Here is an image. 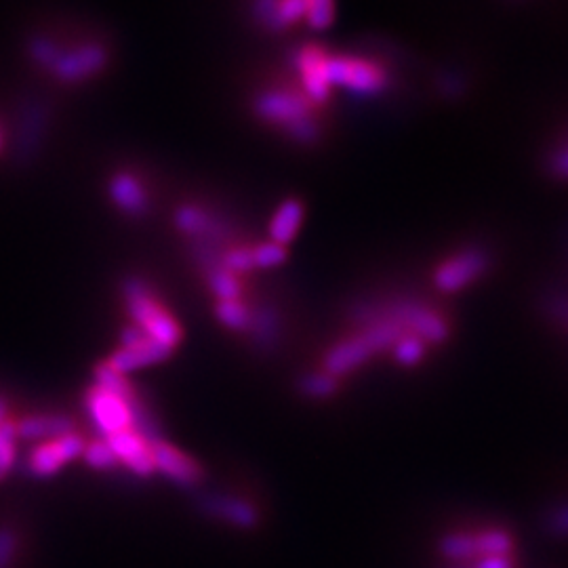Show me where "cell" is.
<instances>
[{"mask_svg": "<svg viewBox=\"0 0 568 568\" xmlns=\"http://www.w3.org/2000/svg\"><path fill=\"white\" fill-rule=\"evenodd\" d=\"M312 30L322 32L335 22V0H306V19Z\"/></svg>", "mask_w": 568, "mask_h": 568, "instance_id": "cell-22", "label": "cell"}, {"mask_svg": "<svg viewBox=\"0 0 568 568\" xmlns=\"http://www.w3.org/2000/svg\"><path fill=\"white\" fill-rule=\"evenodd\" d=\"M171 354L173 352L146 337L137 327H133V324H127L125 331L120 333V348L114 350L106 362L116 373L127 377L133 371H141L165 362Z\"/></svg>", "mask_w": 568, "mask_h": 568, "instance_id": "cell-6", "label": "cell"}, {"mask_svg": "<svg viewBox=\"0 0 568 568\" xmlns=\"http://www.w3.org/2000/svg\"><path fill=\"white\" fill-rule=\"evenodd\" d=\"M110 198L120 211L131 215V217L141 215L148 207L146 190H144V186H141V181L137 177H133L131 173H118V175L112 177Z\"/></svg>", "mask_w": 568, "mask_h": 568, "instance_id": "cell-15", "label": "cell"}, {"mask_svg": "<svg viewBox=\"0 0 568 568\" xmlns=\"http://www.w3.org/2000/svg\"><path fill=\"white\" fill-rule=\"evenodd\" d=\"M125 308L133 327H137L146 337L160 343L162 348L175 352L181 343L184 331L179 320L169 312V308L158 299V295L148 287L144 280L131 278L125 284Z\"/></svg>", "mask_w": 568, "mask_h": 568, "instance_id": "cell-1", "label": "cell"}, {"mask_svg": "<svg viewBox=\"0 0 568 568\" xmlns=\"http://www.w3.org/2000/svg\"><path fill=\"white\" fill-rule=\"evenodd\" d=\"M83 449H85V440L76 432L36 442L28 451L26 470L34 478H51L62 472L68 463L83 455Z\"/></svg>", "mask_w": 568, "mask_h": 568, "instance_id": "cell-7", "label": "cell"}, {"mask_svg": "<svg viewBox=\"0 0 568 568\" xmlns=\"http://www.w3.org/2000/svg\"><path fill=\"white\" fill-rule=\"evenodd\" d=\"M0 146H3V139H0Z\"/></svg>", "mask_w": 568, "mask_h": 568, "instance_id": "cell-31", "label": "cell"}, {"mask_svg": "<svg viewBox=\"0 0 568 568\" xmlns=\"http://www.w3.org/2000/svg\"><path fill=\"white\" fill-rule=\"evenodd\" d=\"M15 428H17L19 442L26 440V442L36 444V442L51 440L62 434L74 432V423L70 417L59 415V413H34V415H28L24 419L15 421Z\"/></svg>", "mask_w": 568, "mask_h": 568, "instance_id": "cell-13", "label": "cell"}, {"mask_svg": "<svg viewBox=\"0 0 568 568\" xmlns=\"http://www.w3.org/2000/svg\"><path fill=\"white\" fill-rule=\"evenodd\" d=\"M303 221H306V205L299 198L282 200L270 219V242H276L280 247H289L297 238Z\"/></svg>", "mask_w": 568, "mask_h": 568, "instance_id": "cell-14", "label": "cell"}, {"mask_svg": "<svg viewBox=\"0 0 568 568\" xmlns=\"http://www.w3.org/2000/svg\"><path fill=\"white\" fill-rule=\"evenodd\" d=\"M392 350H394V360L402 364V367H415V364H419L425 358L428 343L415 335H404L398 339Z\"/></svg>", "mask_w": 568, "mask_h": 568, "instance_id": "cell-21", "label": "cell"}, {"mask_svg": "<svg viewBox=\"0 0 568 568\" xmlns=\"http://www.w3.org/2000/svg\"><path fill=\"white\" fill-rule=\"evenodd\" d=\"M562 533H568V507H564V512H560V516L554 522Z\"/></svg>", "mask_w": 568, "mask_h": 568, "instance_id": "cell-29", "label": "cell"}, {"mask_svg": "<svg viewBox=\"0 0 568 568\" xmlns=\"http://www.w3.org/2000/svg\"><path fill=\"white\" fill-rule=\"evenodd\" d=\"M198 510L211 518L238 526V529H253L259 524V512L255 505L247 499L223 495V493H207L198 499Z\"/></svg>", "mask_w": 568, "mask_h": 568, "instance_id": "cell-12", "label": "cell"}, {"mask_svg": "<svg viewBox=\"0 0 568 568\" xmlns=\"http://www.w3.org/2000/svg\"><path fill=\"white\" fill-rule=\"evenodd\" d=\"M442 556L453 562H476L491 556H510L514 539L501 529H484L480 533H453L440 543Z\"/></svg>", "mask_w": 568, "mask_h": 568, "instance_id": "cell-5", "label": "cell"}, {"mask_svg": "<svg viewBox=\"0 0 568 568\" xmlns=\"http://www.w3.org/2000/svg\"><path fill=\"white\" fill-rule=\"evenodd\" d=\"M552 171L562 179H568V141L562 144L552 156Z\"/></svg>", "mask_w": 568, "mask_h": 568, "instance_id": "cell-28", "label": "cell"}, {"mask_svg": "<svg viewBox=\"0 0 568 568\" xmlns=\"http://www.w3.org/2000/svg\"><path fill=\"white\" fill-rule=\"evenodd\" d=\"M207 276H209V289L213 291L217 301L242 299V291H245V287H242L240 276H236L230 270L223 268L221 263L209 268Z\"/></svg>", "mask_w": 568, "mask_h": 568, "instance_id": "cell-18", "label": "cell"}, {"mask_svg": "<svg viewBox=\"0 0 568 568\" xmlns=\"http://www.w3.org/2000/svg\"><path fill=\"white\" fill-rule=\"evenodd\" d=\"M255 110L261 120L284 129L295 139L312 141L316 137L314 104L301 89H272L261 93L255 101Z\"/></svg>", "mask_w": 568, "mask_h": 568, "instance_id": "cell-2", "label": "cell"}, {"mask_svg": "<svg viewBox=\"0 0 568 568\" xmlns=\"http://www.w3.org/2000/svg\"><path fill=\"white\" fill-rule=\"evenodd\" d=\"M36 59H40L45 66H49L57 78L64 83H80V80L91 78L95 72L104 70L108 55L97 45H80L74 51L59 53L49 40H40L32 47Z\"/></svg>", "mask_w": 568, "mask_h": 568, "instance_id": "cell-4", "label": "cell"}, {"mask_svg": "<svg viewBox=\"0 0 568 568\" xmlns=\"http://www.w3.org/2000/svg\"><path fill=\"white\" fill-rule=\"evenodd\" d=\"M327 59L329 53L318 45H306L297 51L295 68L299 74V89L314 106L327 104L331 97V85L327 78Z\"/></svg>", "mask_w": 568, "mask_h": 568, "instance_id": "cell-9", "label": "cell"}, {"mask_svg": "<svg viewBox=\"0 0 568 568\" xmlns=\"http://www.w3.org/2000/svg\"><path fill=\"white\" fill-rule=\"evenodd\" d=\"M19 552V533L9 524L0 526V568H13Z\"/></svg>", "mask_w": 568, "mask_h": 568, "instance_id": "cell-25", "label": "cell"}, {"mask_svg": "<svg viewBox=\"0 0 568 568\" xmlns=\"http://www.w3.org/2000/svg\"><path fill=\"white\" fill-rule=\"evenodd\" d=\"M289 251L287 247H280L276 242H261V245L253 247V263H255V270H268V268H278L282 266L284 261H287Z\"/></svg>", "mask_w": 568, "mask_h": 568, "instance_id": "cell-23", "label": "cell"}, {"mask_svg": "<svg viewBox=\"0 0 568 568\" xmlns=\"http://www.w3.org/2000/svg\"><path fill=\"white\" fill-rule=\"evenodd\" d=\"M152 453L156 472L171 480L173 484L181 486V489H194V486L202 482V468L198 461L177 449L175 444L167 442L165 438L152 442Z\"/></svg>", "mask_w": 568, "mask_h": 568, "instance_id": "cell-10", "label": "cell"}, {"mask_svg": "<svg viewBox=\"0 0 568 568\" xmlns=\"http://www.w3.org/2000/svg\"><path fill=\"white\" fill-rule=\"evenodd\" d=\"M177 226L181 232H186V234H202L207 230L209 223H207V215L200 209L184 207L177 211Z\"/></svg>", "mask_w": 568, "mask_h": 568, "instance_id": "cell-26", "label": "cell"}, {"mask_svg": "<svg viewBox=\"0 0 568 568\" xmlns=\"http://www.w3.org/2000/svg\"><path fill=\"white\" fill-rule=\"evenodd\" d=\"M7 419H9V402L3 394H0V425H3Z\"/></svg>", "mask_w": 568, "mask_h": 568, "instance_id": "cell-30", "label": "cell"}, {"mask_svg": "<svg viewBox=\"0 0 568 568\" xmlns=\"http://www.w3.org/2000/svg\"><path fill=\"white\" fill-rule=\"evenodd\" d=\"M327 78L331 89H346L362 97L381 95L390 87V72L362 55H329Z\"/></svg>", "mask_w": 568, "mask_h": 568, "instance_id": "cell-3", "label": "cell"}, {"mask_svg": "<svg viewBox=\"0 0 568 568\" xmlns=\"http://www.w3.org/2000/svg\"><path fill=\"white\" fill-rule=\"evenodd\" d=\"M91 470L95 472H110L118 468V461L114 457V451L110 449V444L104 438H95L91 442H85L83 455H80Z\"/></svg>", "mask_w": 568, "mask_h": 568, "instance_id": "cell-20", "label": "cell"}, {"mask_svg": "<svg viewBox=\"0 0 568 568\" xmlns=\"http://www.w3.org/2000/svg\"><path fill=\"white\" fill-rule=\"evenodd\" d=\"M19 455V436L15 421L7 419L0 425V480H5L9 472L15 468Z\"/></svg>", "mask_w": 568, "mask_h": 568, "instance_id": "cell-19", "label": "cell"}, {"mask_svg": "<svg viewBox=\"0 0 568 568\" xmlns=\"http://www.w3.org/2000/svg\"><path fill=\"white\" fill-rule=\"evenodd\" d=\"M259 17L272 30H284L306 19V0H259Z\"/></svg>", "mask_w": 568, "mask_h": 568, "instance_id": "cell-16", "label": "cell"}, {"mask_svg": "<svg viewBox=\"0 0 568 568\" xmlns=\"http://www.w3.org/2000/svg\"><path fill=\"white\" fill-rule=\"evenodd\" d=\"M104 440L110 444V449L114 451L118 465H123V468H127L133 476L150 478V476L156 474L152 440H148L144 434L137 432L135 428L114 434V436L104 438Z\"/></svg>", "mask_w": 568, "mask_h": 568, "instance_id": "cell-11", "label": "cell"}, {"mask_svg": "<svg viewBox=\"0 0 568 568\" xmlns=\"http://www.w3.org/2000/svg\"><path fill=\"white\" fill-rule=\"evenodd\" d=\"M215 318L223 324V327L236 331V333H245L251 329V320H253V312L242 299L236 301H215Z\"/></svg>", "mask_w": 568, "mask_h": 568, "instance_id": "cell-17", "label": "cell"}, {"mask_svg": "<svg viewBox=\"0 0 568 568\" xmlns=\"http://www.w3.org/2000/svg\"><path fill=\"white\" fill-rule=\"evenodd\" d=\"M472 568H516L514 556H491V558H482L476 560L472 564Z\"/></svg>", "mask_w": 568, "mask_h": 568, "instance_id": "cell-27", "label": "cell"}, {"mask_svg": "<svg viewBox=\"0 0 568 568\" xmlns=\"http://www.w3.org/2000/svg\"><path fill=\"white\" fill-rule=\"evenodd\" d=\"M489 268V257L480 249H465L446 257L434 272V284L442 293H457L474 284Z\"/></svg>", "mask_w": 568, "mask_h": 568, "instance_id": "cell-8", "label": "cell"}, {"mask_svg": "<svg viewBox=\"0 0 568 568\" xmlns=\"http://www.w3.org/2000/svg\"><path fill=\"white\" fill-rule=\"evenodd\" d=\"M299 388H301L303 394H308L310 398H327L335 392L337 383H335V377H331L327 373H320V375L303 377L301 383H299Z\"/></svg>", "mask_w": 568, "mask_h": 568, "instance_id": "cell-24", "label": "cell"}]
</instances>
